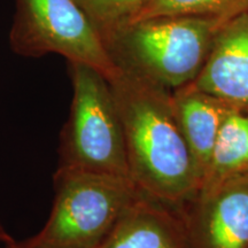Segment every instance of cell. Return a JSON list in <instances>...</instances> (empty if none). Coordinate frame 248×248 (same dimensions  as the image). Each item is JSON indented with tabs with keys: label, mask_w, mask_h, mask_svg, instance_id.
<instances>
[{
	"label": "cell",
	"mask_w": 248,
	"mask_h": 248,
	"mask_svg": "<svg viewBox=\"0 0 248 248\" xmlns=\"http://www.w3.org/2000/svg\"><path fill=\"white\" fill-rule=\"evenodd\" d=\"M222 24L194 15L156 16L123 24L104 42L117 67L172 91L197 78Z\"/></svg>",
	"instance_id": "2"
},
{
	"label": "cell",
	"mask_w": 248,
	"mask_h": 248,
	"mask_svg": "<svg viewBox=\"0 0 248 248\" xmlns=\"http://www.w3.org/2000/svg\"><path fill=\"white\" fill-rule=\"evenodd\" d=\"M94 248H191V245L177 207L142 192Z\"/></svg>",
	"instance_id": "8"
},
{
	"label": "cell",
	"mask_w": 248,
	"mask_h": 248,
	"mask_svg": "<svg viewBox=\"0 0 248 248\" xmlns=\"http://www.w3.org/2000/svg\"><path fill=\"white\" fill-rule=\"evenodd\" d=\"M11 241H13V238L7 233V231H6L5 229L2 228V225L0 224V245L8 244L11 243Z\"/></svg>",
	"instance_id": "13"
},
{
	"label": "cell",
	"mask_w": 248,
	"mask_h": 248,
	"mask_svg": "<svg viewBox=\"0 0 248 248\" xmlns=\"http://www.w3.org/2000/svg\"><path fill=\"white\" fill-rule=\"evenodd\" d=\"M193 84L248 113V11L218 28Z\"/></svg>",
	"instance_id": "7"
},
{
	"label": "cell",
	"mask_w": 248,
	"mask_h": 248,
	"mask_svg": "<svg viewBox=\"0 0 248 248\" xmlns=\"http://www.w3.org/2000/svg\"><path fill=\"white\" fill-rule=\"evenodd\" d=\"M105 40L140 9L146 0H76Z\"/></svg>",
	"instance_id": "12"
},
{
	"label": "cell",
	"mask_w": 248,
	"mask_h": 248,
	"mask_svg": "<svg viewBox=\"0 0 248 248\" xmlns=\"http://www.w3.org/2000/svg\"><path fill=\"white\" fill-rule=\"evenodd\" d=\"M108 82L122 122L130 178L170 206L190 202L201 182L179 129L171 90L122 68Z\"/></svg>",
	"instance_id": "1"
},
{
	"label": "cell",
	"mask_w": 248,
	"mask_h": 248,
	"mask_svg": "<svg viewBox=\"0 0 248 248\" xmlns=\"http://www.w3.org/2000/svg\"><path fill=\"white\" fill-rule=\"evenodd\" d=\"M73 101L60 138V168L128 177L122 122L108 79L82 63H69Z\"/></svg>",
	"instance_id": "4"
},
{
	"label": "cell",
	"mask_w": 248,
	"mask_h": 248,
	"mask_svg": "<svg viewBox=\"0 0 248 248\" xmlns=\"http://www.w3.org/2000/svg\"><path fill=\"white\" fill-rule=\"evenodd\" d=\"M178 209L191 248L248 247V171L198 192Z\"/></svg>",
	"instance_id": "6"
},
{
	"label": "cell",
	"mask_w": 248,
	"mask_h": 248,
	"mask_svg": "<svg viewBox=\"0 0 248 248\" xmlns=\"http://www.w3.org/2000/svg\"><path fill=\"white\" fill-rule=\"evenodd\" d=\"M54 201L44 228L28 248H94L142 193L131 178L58 167Z\"/></svg>",
	"instance_id": "3"
},
{
	"label": "cell",
	"mask_w": 248,
	"mask_h": 248,
	"mask_svg": "<svg viewBox=\"0 0 248 248\" xmlns=\"http://www.w3.org/2000/svg\"><path fill=\"white\" fill-rule=\"evenodd\" d=\"M246 11L248 0H146L126 23L175 15L204 16L224 23Z\"/></svg>",
	"instance_id": "11"
},
{
	"label": "cell",
	"mask_w": 248,
	"mask_h": 248,
	"mask_svg": "<svg viewBox=\"0 0 248 248\" xmlns=\"http://www.w3.org/2000/svg\"><path fill=\"white\" fill-rule=\"evenodd\" d=\"M172 104L179 129L202 183L223 120L232 107L197 88L193 82L172 90Z\"/></svg>",
	"instance_id": "9"
},
{
	"label": "cell",
	"mask_w": 248,
	"mask_h": 248,
	"mask_svg": "<svg viewBox=\"0 0 248 248\" xmlns=\"http://www.w3.org/2000/svg\"><path fill=\"white\" fill-rule=\"evenodd\" d=\"M247 171L248 113L231 108L223 120L198 192L210 190L224 179Z\"/></svg>",
	"instance_id": "10"
},
{
	"label": "cell",
	"mask_w": 248,
	"mask_h": 248,
	"mask_svg": "<svg viewBox=\"0 0 248 248\" xmlns=\"http://www.w3.org/2000/svg\"><path fill=\"white\" fill-rule=\"evenodd\" d=\"M9 44L28 58L60 54L69 63H82L109 80L120 68L104 39L76 0H15Z\"/></svg>",
	"instance_id": "5"
},
{
	"label": "cell",
	"mask_w": 248,
	"mask_h": 248,
	"mask_svg": "<svg viewBox=\"0 0 248 248\" xmlns=\"http://www.w3.org/2000/svg\"><path fill=\"white\" fill-rule=\"evenodd\" d=\"M0 248H28V247H24L21 245L20 243H17V241H11V243L8 244H5V245H1V247Z\"/></svg>",
	"instance_id": "14"
},
{
	"label": "cell",
	"mask_w": 248,
	"mask_h": 248,
	"mask_svg": "<svg viewBox=\"0 0 248 248\" xmlns=\"http://www.w3.org/2000/svg\"><path fill=\"white\" fill-rule=\"evenodd\" d=\"M247 248H248V247H247Z\"/></svg>",
	"instance_id": "15"
}]
</instances>
